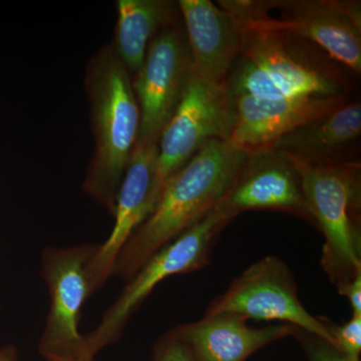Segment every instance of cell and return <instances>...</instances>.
Listing matches in <instances>:
<instances>
[{
  "label": "cell",
  "instance_id": "1",
  "mask_svg": "<svg viewBox=\"0 0 361 361\" xmlns=\"http://www.w3.org/2000/svg\"><path fill=\"white\" fill-rule=\"evenodd\" d=\"M218 6L236 21L241 40L225 80L230 97L348 96V80L334 59L307 40L272 25L271 0H220Z\"/></svg>",
  "mask_w": 361,
  "mask_h": 361
},
{
  "label": "cell",
  "instance_id": "2",
  "mask_svg": "<svg viewBox=\"0 0 361 361\" xmlns=\"http://www.w3.org/2000/svg\"><path fill=\"white\" fill-rule=\"evenodd\" d=\"M247 155L229 142H207L165 183L155 211L123 247L111 276L129 281L157 252L220 205Z\"/></svg>",
  "mask_w": 361,
  "mask_h": 361
},
{
  "label": "cell",
  "instance_id": "3",
  "mask_svg": "<svg viewBox=\"0 0 361 361\" xmlns=\"http://www.w3.org/2000/svg\"><path fill=\"white\" fill-rule=\"evenodd\" d=\"M85 87L94 151L82 190L114 216L116 197L141 127L133 80L111 44L90 59Z\"/></svg>",
  "mask_w": 361,
  "mask_h": 361
},
{
  "label": "cell",
  "instance_id": "4",
  "mask_svg": "<svg viewBox=\"0 0 361 361\" xmlns=\"http://www.w3.org/2000/svg\"><path fill=\"white\" fill-rule=\"evenodd\" d=\"M306 206L324 236L320 264L341 291L361 274V166L357 160L308 163L292 158Z\"/></svg>",
  "mask_w": 361,
  "mask_h": 361
},
{
  "label": "cell",
  "instance_id": "5",
  "mask_svg": "<svg viewBox=\"0 0 361 361\" xmlns=\"http://www.w3.org/2000/svg\"><path fill=\"white\" fill-rule=\"evenodd\" d=\"M235 217L236 214L221 203L197 224L157 252L127 282L115 302L104 311L96 329L85 336L90 355L96 357L99 351L122 338L132 316L163 280L205 267L220 233Z\"/></svg>",
  "mask_w": 361,
  "mask_h": 361
},
{
  "label": "cell",
  "instance_id": "6",
  "mask_svg": "<svg viewBox=\"0 0 361 361\" xmlns=\"http://www.w3.org/2000/svg\"><path fill=\"white\" fill-rule=\"evenodd\" d=\"M97 245L47 247L40 273L49 290L47 322L39 344L45 360H94L78 331L80 311L87 300L85 267Z\"/></svg>",
  "mask_w": 361,
  "mask_h": 361
},
{
  "label": "cell",
  "instance_id": "7",
  "mask_svg": "<svg viewBox=\"0 0 361 361\" xmlns=\"http://www.w3.org/2000/svg\"><path fill=\"white\" fill-rule=\"evenodd\" d=\"M216 313H230L246 320L286 323L334 345L322 317L311 315L304 307L291 270L276 256H266L236 278L209 305L205 314Z\"/></svg>",
  "mask_w": 361,
  "mask_h": 361
},
{
  "label": "cell",
  "instance_id": "8",
  "mask_svg": "<svg viewBox=\"0 0 361 361\" xmlns=\"http://www.w3.org/2000/svg\"><path fill=\"white\" fill-rule=\"evenodd\" d=\"M232 123V99L225 85L208 82L192 71L179 106L159 141V175L164 185L207 142H228Z\"/></svg>",
  "mask_w": 361,
  "mask_h": 361
},
{
  "label": "cell",
  "instance_id": "9",
  "mask_svg": "<svg viewBox=\"0 0 361 361\" xmlns=\"http://www.w3.org/2000/svg\"><path fill=\"white\" fill-rule=\"evenodd\" d=\"M193 71L186 33L174 23L159 33L133 80L141 127L137 142L159 144Z\"/></svg>",
  "mask_w": 361,
  "mask_h": 361
},
{
  "label": "cell",
  "instance_id": "10",
  "mask_svg": "<svg viewBox=\"0 0 361 361\" xmlns=\"http://www.w3.org/2000/svg\"><path fill=\"white\" fill-rule=\"evenodd\" d=\"M158 157L159 144H135L116 197L113 231L85 267L87 298L103 288L123 247L158 205L164 188Z\"/></svg>",
  "mask_w": 361,
  "mask_h": 361
},
{
  "label": "cell",
  "instance_id": "11",
  "mask_svg": "<svg viewBox=\"0 0 361 361\" xmlns=\"http://www.w3.org/2000/svg\"><path fill=\"white\" fill-rule=\"evenodd\" d=\"M275 27L307 40L356 75L361 73V6L351 0H273Z\"/></svg>",
  "mask_w": 361,
  "mask_h": 361
},
{
  "label": "cell",
  "instance_id": "12",
  "mask_svg": "<svg viewBox=\"0 0 361 361\" xmlns=\"http://www.w3.org/2000/svg\"><path fill=\"white\" fill-rule=\"evenodd\" d=\"M222 204L237 216L245 211H280L313 224L300 173L290 157L278 149L249 153Z\"/></svg>",
  "mask_w": 361,
  "mask_h": 361
},
{
  "label": "cell",
  "instance_id": "13",
  "mask_svg": "<svg viewBox=\"0 0 361 361\" xmlns=\"http://www.w3.org/2000/svg\"><path fill=\"white\" fill-rule=\"evenodd\" d=\"M231 99L233 123L228 142L249 154L269 148L303 123L336 110L348 103L349 96L259 99L241 94Z\"/></svg>",
  "mask_w": 361,
  "mask_h": 361
},
{
  "label": "cell",
  "instance_id": "14",
  "mask_svg": "<svg viewBox=\"0 0 361 361\" xmlns=\"http://www.w3.org/2000/svg\"><path fill=\"white\" fill-rule=\"evenodd\" d=\"M172 329L195 361H246L268 344L293 336L296 327L280 323L253 329L238 315L216 313Z\"/></svg>",
  "mask_w": 361,
  "mask_h": 361
},
{
  "label": "cell",
  "instance_id": "15",
  "mask_svg": "<svg viewBox=\"0 0 361 361\" xmlns=\"http://www.w3.org/2000/svg\"><path fill=\"white\" fill-rule=\"evenodd\" d=\"M178 6L195 73L213 84L224 85L240 52L236 21L210 0H180Z\"/></svg>",
  "mask_w": 361,
  "mask_h": 361
},
{
  "label": "cell",
  "instance_id": "16",
  "mask_svg": "<svg viewBox=\"0 0 361 361\" xmlns=\"http://www.w3.org/2000/svg\"><path fill=\"white\" fill-rule=\"evenodd\" d=\"M361 135V104L348 101L326 115L303 123L268 149L308 163L355 160Z\"/></svg>",
  "mask_w": 361,
  "mask_h": 361
},
{
  "label": "cell",
  "instance_id": "17",
  "mask_svg": "<svg viewBox=\"0 0 361 361\" xmlns=\"http://www.w3.org/2000/svg\"><path fill=\"white\" fill-rule=\"evenodd\" d=\"M111 47L130 75L139 71L151 42L175 23V6L166 0H118Z\"/></svg>",
  "mask_w": 361,
  "mask_h": 361
},
{
  "label": "cell",
  "instance_id": "18",
  "mask_svg": "<svg viewBox=\"0 0 361 361\" xmlns=\"http://www.w3.org/2000/svg\"><path fill=\"white\" fill-rule=\"evenodd\" d=\"M329 330L334 348L349 361H360L361 355V315H353L349 322L337 325L329 318L322 317Z\"/></svg>",
  "mask_w": 361,
  "mask_h": 361
},
{
  "label": "cell",
  "instance_id": "19",
  "mask_svg": "<svg viewBox=\"0 0 361 361\" xmlns=\"http://www.w3.org/2000/svg\"><path fill=\"white\" fill-rule=\"evenodd\" d=\"M293 336L300 344L308 361H349L338 349L315 334L296 327Z\"/></svg>",
  "mask_w": 361,
  "mask_h": 361
},
{
  "label": "cell",
  "instance_id": "20",
  "mask_svg": "<svg viewBox=\"0 0 361 361\" xmlns=\"http://www.w3.org/2000/svg\"><path fill=\"white\" fill-rule=\"evenodd\" d=\"M153 361H195L189 348L173 329L156 342L153 349Z\"/></svg>",
  "mask_w": 361,
  "mask_h": 361
},
{
  "label": "cell",
  "instance_id": "21",
  "mask_svg": "<svg viewBox=\"0 0 361 361\" xmlns=\"http://www.w3.org/2000/svg\"><path fill=\"white\" fill-rule=\"evenodd\" d=\"M338 293L348 298L353 315H361V274L346 284Z\"/></svg>",
  "mask_w": 361,
  "mask_h": 361
},
{
  "label": "cell",
  "instance_id": "22",
  "mask_svg": "<svg viewBox=\"0 0 361 361\" xmlns=\"http://www.w3.org/2000/svg\"><path fill=\"white\" fill-rule=\"evenodd\" d=\"M0 361H18V353L14 345L0 348Z\"/></svg>",
  "mask_w": 361,
  "mask_h": 361
},
{
  "label": "cell",
  "instance_id": "23",
  "mask_svg": "<svg viewBox=\"0 0 361 361\" xmlns=\"http://www.w3.org/2000/svg\"><path fill=\"white\" fill-rule=\"evenodd\" d=\"M45 361H94V360H45Z\"/></svg>",
  "mask_w": 361,
  "mask_h": 361
}]
</instances>
